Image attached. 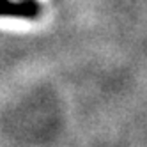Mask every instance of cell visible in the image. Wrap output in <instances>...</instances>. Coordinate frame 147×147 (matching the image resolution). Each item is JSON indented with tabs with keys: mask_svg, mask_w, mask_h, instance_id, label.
<instances>
[{
	"mask_svg": "<svg viewBox=\"0 0 147 147\" xmlns=\"http://www.w3.org/2000/svg\"><path fill=\"white\" fill-rule=\"evenodd\" d=\"M37 9L36 0H0V14L34 16Z\"/></svg>",
	"mask_w": 147,
	"mask_h": 147,
	"instance_id": "cell-1",
	"label": "cell"
}]
</instances>
